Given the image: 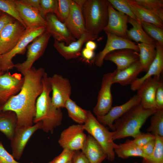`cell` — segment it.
<instances>
[{"label": "cell", "instance_id": "7a4b0ae2", "mask_svg": "<svg viewBox=\"0 0 163 163\" xmlns=\"http://www.w3.org/2000/svg\"><path fill=\"white\" fill-rule=\"evenodd\" d=\"M43 90L36 104V112L33 122L42 123V129L46 133H53L54 129L62 123V113L61 109L53 104L50 94L52 91L50 77L45 72L43 79Z\"/></svg>", "mask_w": 163, "mask_h": 163}, {"label": "cell", "instance_id": "cb8c5ba5", "mask_svg": "<svg viewBox=\"0 0 163 163\" xmlns=\"http://www.w3.org/2000/svg\"><path fill=\"white\" fill-rule=\"evenodd\" d=\"M82 150L90 163H102L106 158L102 147L90 134L87 136Z\"/></svg>", "mask_w": 163, "mask_h": 163}, {"label": "cell", "instance_id": "6f0895ef", "mask_svg": "<svg viewBox=\"0 0 163 163\" xmlns=\"http://www.w3.org/2000/svg\"><path fill=\"white\" fill-rule=\"evenodd\" d=\"M134 163H137V162H135Z\"/></svg>", "mask_w": 163, "mask_h": 163}, {"label": "cell", "instance_id": "d4e9b609", "mask_svg": "<svg viewBox=\"0 0 163 163\" xmlns=\"http://www.w3.org/2000/svg\"><path fill=\"white\" fill-rule=\"evenodd\" d=\"M142 72H144L142 67L139 60L125 69L120 71L116 69L112 83H118L123 86L131 85Z\"/></svg>", "mask_w": 163, "mask_h": 163}, {"label": "cell", "instance_id": "11a10c76", "mask_svg": "<svg viewBox=\"0 0 163 163\" xmlns=\"http://www.w3.org/2000/svg\"><path fill=\"white\" fill-rule=\"evenodd\" d=\"M68 163H71V161H70Z\"/></svg>", "mask_w": 163, "mask_h": 163}, {"label": "cell", "instance_id": "4dcf8cb0", "mask_svg": "<svg viewBox=\"0 0 163 163\" xmlns=\"http://www.w3.org/2000/svg\"><path fill=\"white\" fill-rule=\"evenodd\" d=\"M64 107L67 109L69 117L74 121L80 124L86 122L88 110L81 107L70 98L66 101Z\"/></svg>", "mask_w": 163, "mask_h": 163}, {"label": "cell", "instance_id": "8d00e7d4", "mask_svg": "<svg viewBox=\"0 0 163 163\" xmlns=\"http://www.w3.org/2000/svg\"><path fill=\"white\" fill-rule=\"evenodd\" d=\"M40 14L43 18L48 14L58 15V0H40Z\"/></svg>", "mask_w": 163, "mask_h": 163}, {"label": "cell", "instance_id": "83f0119b", "mask_svg": "<svg viewBox=\"0 0 163 163\" xmlns=\"http://www.w3.org/2000/svg\"><path fill=\"white\" fill-rule=\"evenodd\" d=\"M128 23L132 25V27L127 30L128 39L132 40L140 43L147 44L155 43V41L148 35L143 30L140 21L128 17Z\"/></svg>", "mask_w": 163, "mask_h": 163}, {"label": "cell", "instance_id": "9a60e30c", "mask_svg": "<svg viewBox=\"0 0 163 163\" xmlns=\"http://www.w3.org/2000/svg\"><path fill=\"white\" fill-rule=\"evenodd\" d=\"M97 37V36L86 31L80 38L68 45H66L63 42L54 40L53 46L58 52L66 59H76L81 56L82 48L84 43L89 40H94Z\"/></svg>", "mask_w": 163, "mask_h": 163}, {"label": "cell", "instance_id": "52a82bcc", "mask_svg": "<svg viewBox=\"0 0 163 163\" xmlns=\"http://www.w3.org/2000/svg\"><path fill=\"white\" fill-rule=\"evenodd\" d=\"M51 35L46 31L35 38L27 47V59L24 62L14 65V67L24 75L32 67L34 62L43 54Z\"/></svg>", "mask_w": 163, "mask_h": 163}, {"label": "cell", "instance_id": "9c48e42d", "mask_svg": "<svg viewBox=\"0 0 163 163\" xmlns=\"http://www.w3.org/2000/svg\"><path fill=\"white\" fill-rule=\"evenodd\" d=\"M84 130L82 124L70 126L61 133L58 141L59 144L63 149L73 151L82 150L87 136Z\"/></svg>", "mask_w": 163, "mask_h": 163}, {"label": "cell", "instance_id": "f5cc1de1", "mask_svg": "<svg viewBox=\"0 0 163 163\" xmlns=\"http://www.w3.org/2000/svg\"><path fill=\"white\" fill-rule=\"evenodd\" d=\"M4 13L2 11H0V18L2 17Z\"/></svg>", "mask_w": 163, "mask_h": 163}, {"label": "cell", "instance_id": "f546056e", "mask_svg": "<svg viewBox=\"0 0 163 163\" xmlns=\"http://www.w3.org/2000/svg\"><path fill=\"white\" fill-rule=\"evenodd\" d=\"M137 45L139 50V61L143 71L147 72L156 56L155 43L152 44L138 43Z\"/></svg>", "mask_w": 163, "mask_h": 163}, {"label": "cell", "instance_id": "d6986e66", "mask_svg": "<svg viewBox=\"0 0 163 163\" xmlns=\"http://www.w3.org/2000/svg\"><path fill=\"white\" fill-rule=\"evenodd\" d=\"M15 1L17 10L26 28L46 27V21L38 10L22 2L20 0Z\"/></svg>", "mask_w": 163, "mask_h": 163}, {"label": "cell", "instance_id": "ac0fdd59", "mask_svg": "<svg viewBox=\"0 0 163 163\" xmlns=\"http://www.w3.org/2000/svg\"><path fill=\"white\" fill-rule=\"evenodd\" d=\"M45 19L47 22L46 31L52 36L54 40L63 42L66 45L76 40L64 23L60 21L55 14H48L45 16Z\"/></svg>", "mask_w": 163, "mask_h": 163}, {"label": "cell", "instance_id": "8fae6325", "mask_svg": "<svg viewBox=\"0 0 163 163\" xmlns=\"http://www.w3.org/2000/svg\"><path fill=\"white\" fill-rule=\"evenodd\" d=\"M26 29L17 20L5 26L0 33V55L6 53L13 49Z\"/></svg>", "mask_w": 163, "mask_h": 163}, {"label": "cell", "instance_id": "ee69618b", "mask_svg": "<svg viewBox=\"0 0 163 163\" xmlns=\"http://www.w3.org/2000/svg\"><path fill=\"white\" fill-rule=\"evenodd\" d=\"M155 145V139H153L141 147L144 155L142 159H147L149 158L154 152Z\"/></svg>", "mask_w": 163, "mask_h": 163}, {"label": "cell", "instance_id": "f6af8a7d", "mask_svg": "<svg viewBox=\"0 0 163 163\" xmlns=\"http://www.w3.org/2000/svg\"><path fill=\"white\" fill-rule=\"evenodd\" d=\"M72 163H90L88 160L82 152H74L72 158Z\"/></svg>", "mask_w": 163, "mask_h": 163}, {"label": "cell", "instance_id": "f907efd6", "mask_svg": "<svg viewBox=\"0 0 163 163\" xmlns=\"http://www.w3.org/2000/svg\"><path fill=\"white\" fill-rule=\"evenodd\" d=\"M74 1L82 9L86 0H75Z\"/></svg>", "mask_w": 163, "mask_h": 163}, {"label": "cell", "instance_id": "3957f363", "mask_svg": "<svg viewBox=\"0 0 163 163\" xmlns=\"http://www.w3.org/2000/svg\"><path fill=\"white\" fill-rule=\"evenodd\" d=\"M157 110L146 109L140 103L134 106L113 124V140L132 136L141 132L140 129L146 120Z\"/></svg>", "mask_w": 163, "mask_h": 163}, {"label": "cell", "instance_id": "2e32d148", "mask_svg": "<svg viewBox=\"0 0 163 163\" xmlns=\"http://www.w3.org/2000/svg\"><path fill=\"white\" fill-rule=\"evenodd\" d=\"M108 21L103 30L120 37L128 39V16L115 9L110 3L108 7Z\"/></svg>", "mask_w": 163, "mask_h": 163}, {"label": "cell", "instance_id": "7bdbcfd3", "mask_svg": "<svg viewBox=\"0 0 163 163\" xmlns=\"http://www.w3.org/2000/svg\"><path fill=\"white\" fill-rule=\"evenodd\" d=\"M155 101L158 110L163 109V82L160 79L155 97Z\"/></svg>", "mask_w": 163, "mask_h": 163}, {"label": "cell", "instance_id": "db71d44e", "mask_svg": "<svg viewBox=\"0 0 163 163\" xmlns=\"http://www.w3.org/2000/svg\"><path fill=\"white\" fill-rule=\"evenodd\" d=\"M3 74V72H2L0 70V75Z\"/></svg>", "mask_w": 163, "mask_h": 163}, {"label": "cell", "instance_id": "5bb4252c", "mask_svg": "<svg viewBox=\"0 0 163 163\" xmlns=\"http://www.w3.org/2000/svg\"><path fill=\"white\" fill-rule=\"evenodd\" d=\"M24 78L20 73L7 72L0 75V102L4 104L21 91Z\"/></svg>", "mask_w": 163, "mask_h": 163}, {"label": "cell", "instance_id": "8992f818", "mask_svg": "<svg viewBox=\"0 0 163 163\" xmlns=\"http://www.w3.org/2000/svg\"><path fill=\"white\" fill-rule=\"evenodd\" d=\"M45 31V27L26 28L14 47L9 52L1 55V71L3 72L14 67V64L12 61L13 58L17 54L24 55L29 44Z\"/></svg>", "mask_w": 163, "mask_h": 163}, {"label": "cell", "instance_id": "836d02e7", "mask_svg": "<svg viewBox=\"0 0 163 163\" xmlns=\"http://www.w3.org/2000/svg\"><path fill=\"white\" fill-rule=\"evenodd\" d=\"M155 136V145L152 155L142 159V163H163V137Z\"/></svg>", "mask_w": 163, "mask_h": 163}, {"label": "cell", "instance_id": "816d5d0a", "mask_svg": "<svg viewBox=\"0 0 163 163\" xmlns=\"http://www.w3.org/2000/svg\"><path fill=\"white\" fill-rule=\"evenodd\" d=\"M3 104H2L0 102V112H1V111H2V108L3 106Z\"/></svg>", "mask_w": 163, "mask_h": 163}, {"label": "cell", "instance_id": "5b68a950", "mask_svg": "<svg viewBox=\"0 0 163 163\" xmlns=\"http://www.w3.org/2000/svg\"><path fill=\"white\" fill-rule=\"evenodd\" d=\"M87 131L101 145L105 153L106 158L110 161L115 157L114 147L116 144L113 139V132H110L97 120L88 110V118L83 125Z\"/></svg>", "mask_w": 163, "mask_h": 163}, {"label": "cell", "instance_id": "1f68e13d", "mask_svg": "<svg viewBox=\"0 0 163 163\" xmlns=\"http://www.w3.org/2000/svg\"><path fill=\"white\" fill-rule=\"evenodd\" d=\"M151 116L147 131L155 136L163 137V109L157 110Z\"/></svg>", "mask_w": 163, "mask_h": 163}, {"label": "cell", "instance_id": "74e56055", "mask_svg": "<svg viewBox=\"0 0 163 163\" xmlns=\"http://www.w3.org/2000/svg\"><path fill=\"white\" fill-rule=\"evenodd\" d=\"M115 9L135 20H138L130 9L127 0H108Z\"/></svg>", "mask_w": 163, "mask_h": 163}, {"label": "cell", "instance_id": "ba28073f", "mask_svg": "<svg viewBox=\"0 0 163 163\" xmlns=\"http://www.w3.org/2000/svg\"><path fill=\"white\" fill-rule=\"evenodd\" d=\"M116 72V69L112 72L107 73L103 75L97 104L93 110V112L97 117L105 115L112 107L111 87L113 84V79Z\"/></svg>", "mask_w": 163, "mask_h": 163}, {"label": "cell", "instance_id": "60d3db41", "mask_svg": "<svg viewBox=\"0 0 163 163\" xmlns=\"http://www.w3.org/2000/svg\"><path fill=\"white\" fill-rule=\"evenodd\" d=\"M74 152L63 149L60 154L49 163H68L71 161Z\"/></svg>", "mask_w": 163, "mask_h": 163}, {"label": "cell", "instance_id": "44dd1931", "mask_svg": "<svg viewBox=\"0 0 163 163\" xmlns=\"http://www.w3.org/2000/svg\"><path fill=\"white\" fill-rule=\"evenodd\" d=\"M140 102L139 97L137 94H135L126 103L120 105L112 107L106 115L97 117L96 118L104 126H108L113 131L114 122Z\"/></svg>", "mask_w": 163, "mask_h": 163}, {"label": "cell", "instance_id": "7402d4cb", "mask_svg": "<svg viewBox=\"0 0 163 163\" xmlns=\"http://www.w3.org/2000/svg\"><path fill=\"white\" fill-rule=\"evenodd\" d=\"M139 59V52L132 49H123L111 51L105 57L104 60L111 61L120 71L129 67Z\"/></svg>", "mask_w": 163, "mask_h": 163}, {"label": "cell", "instance_id": "4316f807", "mask_svg": "<svg viewBox=\"0 0 163 163\" xmlns=\"http://www.w3.org/2000/svg\"><path fill=\"white\" fill-rule=\"evenodd\" d=\"M18 126L15 113L11 111L0 112V131L9 140L12 138Z\"/></svg>", "mask_w": 163, "mask_h": 163}, {"label": "cell", "instance_id": "d6a6232c", "mask_svg": "<svg viewBox=\"0 0 163 163\" xmlns=\"http://www.w3.org/2000/svg\"><path fill=\"white\" fill-rule=\"evenodd\" d=\"M163 21V0H133Z\"/></svg>", "mask_w": 163, "mask_h": 163}, {"label": "cell", "instance_id": "7c38bea8", "mask_svg": "<svg viewBox=\"0 0 163 163\" xmlns=\"http://www.w3.org/2000/svg\"><path fill=\"white\" fill-rule=\"evenodd\" d=\"M42 123L38 122L29 126H17L14 135L11 139L12 155L15 159L19 160L29 139L37 130L42 129Z\"/></svg>", "mask_w": 163, "mask_h": 163}, {"label": "cell", "instance_id": "ab89813d", "mask_svg": "<svg viewBox=\"0 0 163 163\" xmlns=\"http://www.w3.org/2000/svg\"><path fill=\"white\" fill-rule=\"evenodd\" d=\"M133 142L138 146L142 147L151 141L155 139V136L150 133L141 132L134 138Z\"/></svg>", "mask_w": 163, "mask_h": 163}, {"label": "cell", "instance_id": "e575fe53", "mask_svg": "<svg viewBox=\"0 0 163 163\" xmlns=\"http://www.w3.org/2000/svg\"><path fill=\"white\" fill-rule=\"evenodd\" d=\"M0 11L12 17L26 27L17 10L15 0H0Z\"/></svg>", "mask_w": 163, "mask_h": 163}, {"label": "cell", "instance_id": "b9f144b4", "mask_svg": "<svg viewBox=\"0 0 163 163\" xmlns=\"http://www.w3.org/2000/svg\"><path fill=\"white\" fill-rule=\"evenodd\" d=\"M0 163H21L16 161L12 155L5 149L2 143L0 144ZM30 163H33L32 162Z\"/></svg>", "mask_w": 163, "mask_h": 163}, {"label": "cell", "instance_id": "e0dca14e", "mask_svg": "<svg viewBox=\"0 0 163 163\" xmlns=\"http://www.w3.org/2000/svg\"><path fill=\"white\" fill-rule=\"evenodd\" d=\"M160 77L153 76L145 80L137 90L140 104L145 108L157 110L155 97Z\"/></svg>", "mask_w": 163, "mask_h": 163}, {"label": "cell", "instance_id": "ffe728a7", "mask_svg": "<svg viewBox=\"0 0 163 163\" xmlns=\"http://www.w3.org/2000/svg\"><path fill=\"white\" fill-rule=\"evenodd\" d=\"M64 24L75 39H79L87 31L82 9L74 0L71 1L70 12Z\"/></svg>", "mask_w": 163, "mask_h": 163}, {"label": "cell", "instance_id": "7dc6e473", "mask_svg": "<svg viewBox=\"0 0 163 163\" xmlns=\"http://www.w3.org/2000/svg\"><path fill=\"white\" fill-rule=\"evenodd\" d=\"M81 56L86 60V62H89L90 60L93 59L94 57V51L85 47L82 50Z\"/></svg>", "mask_w": 163, "mask_h": 163}, {"label": "cell", "instance_id": "c3c4849f", "mask_svg": "<svg viewBox=\"0 0 163 163\" xmlns=\"http://www.w3.org/2000/svg\"><path fill=\"white\" fill-rule=\"evenodd\" d=\"M22 2L38 10L40 13V0H20Z\"/></svg>", "mask_w": 163, "mask_h": 163}, {"label": "cell", "instance_id": "f35d334b", "mask_svg": "<svg viewBox=\"0 0 163 163\" xmlns=\"http://www.w3.org/2000/svg\"><path fill=\"white\" fill-rule=\"evenodd\" d=\"M71 0H58L59 19L64 23L69 15Z\"/></svg>", "mask_w": 163, "mask_h": 163}, {"label": "cell", "instance_id": "f1b7e54d", "mask_svg": "<svg viewBox=\"0 0 163 163\" xmlns=\"http://www.w3.org/2000/svg\"><path fill=\"white\" fill-rule=\"evenodd\" d=\"M114 150L117 156L122 158H127L131 157L144 158L141 147L136 145L133 140L129 139H127L123 143L116 144Z\"/></svg>", "mask_w": 163, "mask_h": 163}, {"label": "cell", "instance_id": "bcb514c9", "mask_svg": "<svg viewBox=\"0 0 163 163\" xmlns=\"http://www.w3.org/2000/svg\"><path fill=\"white\" fill-rule=\"evenodd\" d=\"M16 20L12 17L4 13L0 18V33L3 28L7 25L13 22Z\"/></svg>", "mask_w": 163, "mask_h": 163}, {"label": "cell", "instance_id": "9f6ffc18", "mask_svg": "<svg viewBox=\"0 0 163 163\" xmlns=\"http://www.w3.org/2000/svg\"><path fill=\"white\" fill-rule=\"evenodd\" d=\"M1 55H0V57H1Z\"/></svg>", "mask_w": 163, "mask_h": 163}, {"label": "cell", "instance_id": "6da1fadb", "mask_svg": "<svg viewBox=\"0 0 163 163\" xmlns=\"http://www.w3.org/2000/svg\"><path fill=\"white\" fill-rule=\"evenodd\" d=\"M45 70L32 67L23 75L24 82L20 92L3 105L2 111H11L16 114L18 126L33 125L37 100L43 90V77Z\"/></svg>", "mask_w": 163, "mask_h": 163}, {"label": "cell", "instance_id": "484cf974", "mask_svg": "<svg viewBox=\"0 0 163 163\" xmlns=\"http://www.w3.org/2000/svg\"><path fill=\"white\" fill-rule=\"evenodd\" d=\"M128 4L138 20L153 24L163 29V21L149 10L135 2L127 0Z\"/></svg>", "mask_w": 163, "mask_h": 163}, {"label": "cell", "instance_id": "681fc988", "mask_svg": "<svg viewBox=\"0 0 163 163\" xmlns=\"http://www.w3.org/2000/svg\"><path fill=\"white\" fill-rule=\"evenodd\" d=\"M96 43L93 40H89L86 43L85 48L87 49L94 51L97 47Z\"/></svg>", "mask_w": 163, "mask_h": 163}, {"label": "cell", "instance_id": "d590c367", "mask_svg": "<svg viewBox=\"0 0 163 163\" xmlns=\"http://www.w3.org/2000/svg\"><path fill=\"white\" fill-rule=\"evenodd\" d=\"M140 22L147 34L156 42L163 45V29L151 23L142 21Z\"/></svg>", "mask_w": 163, "mask_h": 163}, {"label": "cell", "instance_id": "4fadbf2b", "mask_svg": "<svg viewBox=\"0 0 163 163\" xmlns=\"http://www.w3.org/2000/svg\"><path fill=\"white\" fill-rule=\"evenodd\" d=\"M50 78L53 104L57 108L64 107L65 104L70 98L71 94L72 87L69 80L58 74H54Z\"/></svg>", "mask_w": 163, "mask_h": 163}, {"label": "cell", "instance_id": "603a6c76", "mask_svg": "<svg viewBox=\"0 0 163 163\" xmlns=\"http://www.w3.org/2000/svg\"><path fill=\"white\" fill-rule=\"evenodd\" d=\"M156 51V57L145 74L140 78H137L130 86L133 91L137 90L142 83L146 79L152 76L160 77L163 70V45L155 42Z\"/></svg>", "mask_w": 163, "mask_h": 163}, {"label": "cell", "instance_id": "277c9868", "mask_svg": "<svg viewBox=\"0 0 163 163\" xmlns=\"http://www.w3.org/2000/svg\"><path fill=\"white\" fill-rule=\"evenodd\" d=\"M107 0H86L82 11L87 31L97 35L106 26L108 21Z\"/></svg>", "mask_w": 163, "mask_h": 163}, {"label": "cell", "instance_id": "680465c9", "mask_svg": "<svg viewBox=\"0 0 163 163\" xmlns=\"http://www.w3.org/2000/svg\"><path fill=\"white\" fill-rule=\"evenodd\" d=\"M1 143V142L0 141V144Z\"/></svg>", "mask_w": 163, "mask_h": 163}, {"label": "cell", "instance_id": "30bf717a", "mask_svg": "<svg viewBox=\"0 0 163 163\" xmlns=\"http://www.w3.org/2000/svg\"><path fill=\"white\" fill-rule=\"evenodd\" d=\"M105 32L107 37L105 46L92 59L93 62L97 66L100 67L102 66L105 56L111 51L119 49H129L139 52L138 45L130 40L120 37L107 32Z\"/></svg>", "mask_w": 163, "mask_h": 163}]
</instances>
